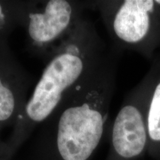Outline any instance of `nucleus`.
Listing matches in <instances>:
<instances>
[{
    "label": "nucleus",
    "instance_id": "nucleus-3",
    "mask_svg": "<svg viewBox=\"0 0 160 160\" xmlns=\"http://www.w3.org/2000/svg\"><path fill=\"white\" fill-rule=\"evenodd\" d=\"M99 13L112 45L151 62L160 51V5L157 0L88 1Z\"/></svg>",
    "mask_w": 160,
    "mask_h": 160
},
{
    "label": "nucleus",
    "instance_id": "nucleus-6",
    "mask_svg": "<svg viewBox=\"0 0 160 160\" xmlns=\"http://www.w3.org/2000/svg\"><path fill=\"white\" fill-rule=\"evenodd\" d=\"M33 78L0 39V127L14 126L25 106Z\"/></svg>",
    "mask_w": 160,
    "mask_h": 160
},
{
    "label": "nucleus",
    "instance_id": "nucleus-5",
    "mask_svg": "<svg viewBox=\"0 0 160 160\" xmlns=\"http://www.w3.org/2000/svg\"><path fill=\"white\" fill-rule=\"evenodd\" d=\"M153 71L144 77L124 98L111 128V154L108 160H132L145 151L148 139L146 105Z\"/></svg>",
    "mask_w": 160,
    "mask_h": 160
},
{
    "label": "nucleus",
    "instance_id": "nucleus-8",
    "mask_svg": "<svg viewBox=\"0 0 160 160\" xmlns=\"http://www.w3.org/2000/svg\"><path fill=\"white\" fill-rule=\"evenodd\" d=\"M0 128H1V127H0ZM4 146H5V142L2 141L1 139H0V153H1L2 149L4 148Z\"/></svg>",
    "mask_w": 160,
    "mask_h": 160
},
{
    "label": "nucleus",
    "instance_id": "nucleus-1",
    "mask_svg": "<svg viewBox=\"0 0 160 160\" xmlns=\"http://www.w3.org/2000/svg\"><path fill=\"white\" fill-rule=\"evenodd\" d=\"M121 52L102 65L39 125L29 160H91L102 139L117 87Z\"/></svg>",
    "mask_w": 160,
    "mask_h": 160
},
{
    "label": "nucleus",
    "instance_id": "nucleus-9",
    "mask_svg": "<svg viewBox=\"0 0 160 160\" xmlns=\"http://www.w3.org/2000/svg\"><path fill=\"white\" fill-rule=\"evenodd\" d=\"M157 2L160 5V0H157Z\"/></svg>",
    "mask_w": 160,
    "mask_h": 160
},
{
    "label": "nucleus",
    "instance_id": "nucleus-4",
    "mask_svg": "<svg viewBox=\"0 0 160 160\" xmlns=\"http://www.w3.org/2000/svg\"><path fill=\"white\" fill-rule=\"evenodd\" d=\"M86 10L88 1L31 0L22 26L28 53L45 62L71 34Z\"/></svg>",
    "mask_w": 160,
    "mask_h": 160
},
{
    "label": "nucleus",
    "instance_id": "nucleus-7",
    "mask_svg": "<svg viewBox=\"0 0 160 160\" xmlns=\"http://www.w3.org/2000/svg\"><path fill=\"white\" fill-rule=\"evenodd\" d=\"M31 0L0 1V39H8L23 20Z\"/></svg>",
    "mask_w": 160,
    "mask_h": 160
},
{
    "label": "nucleus",
    "instance_id": "nucleus-2",
    "mask_svg": "<svg viewBox=\"0 0 160 160\" xmlns=\"http://www.w3.org/2000/svg\"><path fill=\"white\" fill-rule=\"evenodd\" d=\"M110 51L111 46L108 47L94 24L84 16L45 62L39 81L5 141L6 160H11L33 131L102 65Z\"/></svg>",
    "mask_w": 160,
    "mask_h": 160
}]
</instances>
